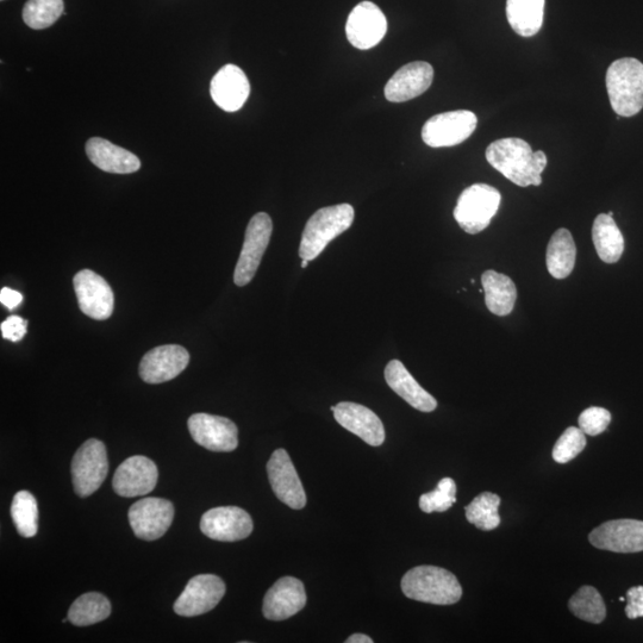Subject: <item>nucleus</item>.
Listing matches in <instances>:
<instances>
[{
    "instance_id": "nucleus-1",
    "label": "nucleus",
    "mask_w": 643,
    "mask_h": 643,
    "mask_svg": "<svg viewBox=\"0 0 643 643\" xmlns=\"http://www.w3.org/2000/svg\"><path fill=\"white\" fill-rule=\"evenodd\" d=\"M486 160L511 183L521 187L540 186L547 166L545 152H533L528 142L517 137L492 142L486 149Z\"/></svg>"
},
{
    "instance_id": "nucleus-2",
    "label": "nucleus",
    "mask_w": 643,
    "mask_h": 643,
    "mask_svg": "<svg viewBox=\"0 0 643 643\" xmlns=\"http://www.w3.org/2000/svg\"><path fill=\"white\" fill-rule=\"evenodd\" d=\"M402 591L414 601L436 605L458 603L463 588L452 572L438 566H417L404 574Z\"/></svg>"
},
{
    "instance_id": "nucleus-3",
    "label": "nucleus",
    "mask_w": 643,
    "mask_h": 643,
    "mask_svg": "<svg viewBox=\"0 0 643 643\" xmlns=\"http://www.w3.org/2000/svg\"><path fill=\"white\" fill-rule=\"evenodd\" d=\"M354 216V208L349 204L327 206L316 211L304 228L299 257L308 261L320 257L330 242L352 227Z\"/></svg>"
},
{
    "instance_id": "nucleus-4",
    "label": "nucleus",
    "mask_w": 643,
    "mask_h": 643,
    "mask_svg": "<svg viewBox=\"0 0 643 643\" xmlns=\"http://www.w3.org/2000/svg\"><path fill=\"white\" fill-rule=\"evenodd\" d=\"M610 104L618 116L633 117L643 108V64L633 58L616 60L607 72Z\"/></svg>"
},
{
    "instance_id": "nucleus-5",
    "label": "nucleus",
    "mask_w": 643,
    "mask_h": 643,
    "mask_svg": "<svg viewBox=\"0 0 643 643\" xmlns=\"http://www.w3.org/2000/svg\"><path fill=\"white\" fill-rule=\"evenodd\" d=\"M501 193L486 184H474L461 193L454 218L467 234L476 235L490 226L501 205Z\"/></svg>"
},
{
    "instance_id": "nucleus-6",
    "label": "nucleus",
    "mask_w": 643,
    "mask_h": 643,
    "mask_svg": "<svg viewBox=\"0 0 643 643\" xmlns=\"http://www.w3.org/2000/svg\"><path fill=\"white\" fill-rule=\"evenodd\" d=\"M71 472L74 491L79 497H89L101 488L109 472L104 443L97 439L87 440L74 455Z\"/></svg>"
},
{
    "instance_id": "nucleus-7",
    "label": "nucleus",
    "mask_w": 643,
    "mask_h": 643,
    "mask_svg": "<svg viewBox=\"0 0 643 643\" xmlns=\"http://www.w3.org/2000/svg\"><path fill=\"white\" fill-rule=\"evenodd\" d=\"M273 232L271 217L265 212L252 217L249 222L245 242L234 273V282L237 286H246L252 282L268 245H270Z\"/></svg>"
},
{
    "instance_id": "nucleus-8",
    "label": "nucleus",
    "mask_w": 643,
    "mask_h": 643,
    "mask_svg": "<svg viewBox=\"0 0 643 643\" xmlns=\"http://www.w3.org/2000/svg\"><path fill=\"white\" fill-rule=\"evenodd\" d=\"M478 124L472 111L458 110L435 115L424 124L422 139L433 148L460 145L470 137Z\"/></svg>"
},
{
    "instance_id": "nucleus-9",
    "label": "nucleus",
    "mask_w": 643,
    "mask_h": 643,
    "mask_svg": "<svg viewBox=\"0 0 643 643\" xmlns=\"http://www.w3.org/2000/svg\"><path fill=\"white\" fill-rule=\"evenodd\" d=\"M128 517L136 538L146 541L158 540L171 527L174 505L164 498H143L131 505Z\"/></svg>"
},
{
    "instance_id": "nucleus-10",
    "label": "nucleus",
    "mask_w": 643,
    "mask_h": 643,
    "mask_svg": "<svg viewBox=\"0 0 643 643\" xmlns=\"http://www.w3.org/2000/svg\"><path fill=\"white\" fill-rule=\"evenodd\" d=\"M226 595V584L215 574H199L192 578L177 602L174 613L183 617H195L209 613Z\"/></svg>"
},
{
    "instance_id": "nucleus-11",
    "label": "nucleus",
    "mask_w": 643,
    "mask_h": 643,
    "mask_svg": "<svg viewBox=\"0 0 643 643\" xmlns=\"http://www.w3.org/2000/svg\"><path fill=\"white\" fill-rule=\"evenodd\" d=\"M73 284L81 312L96 321H105L111 317L115 308V296L103 277L93 271L83 270L76 274Z\"/></svg>"
},
{
    "instance_id": "nucleus-12",
    "label": "nucleus",
    "mask_w": 643,
    "mask_h": 643,
    "mask_svg": "<svg viewBox=\"0 0 643 643\" xmlns=\"http://www.w3.org/2000/svg\"><path fill=\"white\" fill-rule=\"evenodd\" d=\"M593 547L614 553L643 552V521H608L592 530L589 535Z\"/></svg>"
},
{
    "instance_id": "nucleus-13",
    "label": "nucleus",
    "mask_w": 643,
    "mask_h": 643,
    "mask_svg": "<svg viewBox=\"0 0 643 643\" xmlns=\"http://www.w3.org/2000/svg\"><path fill=\"white\" fill-rule=\"evenodd\" d=\"M192 439L212 452H233L239 446V429L229 418L195 414L187 422Z\"/></svg>"
},
{
    "instance_id": "nucleus-14",
    "label": "nucleus",
    "mask_w": 643,
    "mask_h": 643,
    "mask_svg": "<svg viewBox=\"0 0 643 643\" xmlns=\"http://www.w3.org/2000/svg\"><path fill=\"white\" fill-rule=\"evenodd\" d=\"M387 21L376 4L362 2L349 14L346 34L349 43L361 51L376 47L384 39Z\"/></svg>"
},
{
    "instance_id": "nucleus-15",
    "label": "nucleus",
    "mask_w": 643,
    "mask_h": 643,
    "mask_svg": "<svg viewBox=\"0 0 643 643\" xmlns=\"http://www.w3.org/2000/svg\"><path fill=\"white\" fill-rule=\"evenodd\" d=\"M267 474L272 490L280 502L296 510L305 507L307 495H305L301 479L292 464L290 455L285 449H277L272 454L267 464Z\"/></svg>"
},
{
    "instance_id": "nucleus-16",
    "label": "nucleus",
    "mask_w": 643,
    "mask_h": 643,
    "mask_svg": "<svg viewBox=\"0 0 643 643\" xmlns=\"http://www.w3.org/2000/svg\"><path fill=\"white\" fill-rule=\"evenodd\" d=\"M254 528L252 517L237 507L214 508L202 517L201 530L208 538L221 542H235L248 538Z\"/></svg>"
},
{
    "instance_id": "nucleus-17",
    "label": "nucleus",
    "mask_w": 643,
    "mask_h": 643,
    "mask_svg": "<svg viewBox=\"0 0 643 643\" xmlns=\"http://www.w3.org/2000/svg\"><path fill=\"white\" fill-rule=\"evenodd\" d=\"M159 471L154 461L142 455L123 461L112 480V486L118 496L134 498L146 496L158 484Z\"/></svg>"
},
{
    "instance_id": "nucleus-18",
    "label": "nucleus",
    "mask_w": 643,
    "mask_h": 643,
    "mask_svg": "<svg viewBox=\"0 0 643 643\" xmlns=\"http://www.w3.org/2000/svg\"><path fill=\"white\" fill-rule=\"evenodd\" d=\"M190 354L179 345L160 346L142 358L139 372L143 382L161 384L177 378L189 366Z\"/></svg>"
},
{
    "instance_id": "nucleus-19",
    "label": "nucleus",
    "mask_w": 643,
    "mask_h": 643,
    "mask_svg": "<svg viewBox=\"0 0 643 643\" xmlns=\"http://www.w3.org/2000/svg\"><path fill=\"white\" fill-rule=\"evenodd\" d=\"M434 79V68L428 62L416 61L399 68L385 86V97L391 103H404L423 95Z\"/></svg>"
},
{
    "instance_id": "nucleus-20",
    "label": "nucleus",
    "mask_w": 643,
    "mask_h": 643,
    "mask_svg": "<svg viewBox=\"0 0 643 643\" xmlns=\"http://www.w3.org/2000/svg\"><path fill=\"white\" fill-rule=\"evenodd\" d=\"M334 417L341 427L359 436L367 445L382 446L385 441V428L382 420L364 405L342 402L332 408Z\"/></svg>"
},
{
    "instance_id": "nucleus-21",
    "label": "nucleus",
    "mask_w": 643,
    "mask_h": 643,
    "mask_svg": "<svg viewBox=\"0 0 643 643\" xmlns=\"http://www.w3.org/2000/svg\"><path fill=\"white\" fill-rule=\"evenodd\" d=\"M305 604L307 592L301 580L284 577L266 593L262 613L267 620L284 621L303 610Z\"/></svg>"
},
{
    "instance_id": "nucleus-22",
    "label": "nucleus",
    "mask_w": 643,
    "mask_h": 643,
    "mask_svg": "<svg viewBox=\"0 0 643 643\" xmlns=\"http://www.w3.org/2000/svg\"><path fill=\"white\" fill-rule=\"evenodd\" d=\"M210 93L222 110L235 112L246 104L251 85L239 66L226 65L212 78Z\"/></svg>"
},
{
    "instance_id": "nucleus-23",
    "label": "nucleus",
    "mask_w": 643,
    "mask_h": 643,
    "mask_svg": "<svg viewBox=\"0 0 643 643\" xmlns=\"http://www.w3.org/2000/svg\"><path fill=\"white\" fill-rule=\"evenodd\" d=\"M86 154L92 164L104 172L130 174L141 168V161L135 154L102 137H92L87 141Z\"/></svg>"
},
{
    "instance_id": "nucleus-24",
    "label": "nucleus",
    "mask_w": 643,
    "mask_h": 643,
    "mask_svg": "<svg viewBox=\"0 0 643 643\" xmlns=\"http://www.w3.org/2000/svg\"><path fill=\"white\" fill-rule=\"evenodd\" d=\"M385 380L387 385L412 408L422 412H432L438 408L436 399L416 382L403 362L390 361L385 368Z\"/></svg>"
},
{
    "instance_id": "nucleus-25",
    "label": "nucleus",
    "mask_w": 643,
    "mask_h": 643,
    "mask_svg": "<svg viewBox=\"0 0 643 643\" xmlns=\"http://www.w3.org/2000/svg\"><path fill=\"white\" fill-rule=\"evenodd\" d=\"M486 307L496 316H508L513 312L517 299L516 285L505 274L486 271L482 276Z\"/></svg>"
},
{
    "instance_id": "nucleus-26",
    "label": "nucleus",
    "mask_w": 643,
    "mask_h": 643,
    "mask_svg": "<svg viewBox=\"0 0 643 643\" xmlns=\"http://www.w3.org/2000/svg\"><path fill=\"white\" fill-rule=\"evenodd\" d=\"M577 259V246L567 229L557 230L548 243L546 264L555 279H565L573 272Z\"/></svg>"
},
{
    "instance_id": "nucleus-27",
    "label": "nucleus",
    "mask_w": 643,
    "mask_h": 643,
    "mask_svg": "<svg viewBox=\"0 0 643 643\" xmlns=\"http://www.w3.org/2000/svg\"><path fill=\"white\" fill-rule=\"evenodd\" d=\"M592 241L599 259L605 264H616L624 252V239L614 218L608 214L596 217L592 227Z\"/></svg>"
},
{
    "instance_id": "nucleus-28",
    "label": "nucleus",
    "mask_w": 643,
    "mask_h": 643,
    "mask_svg": "<svg viewBox=\"0 0 643 643\" xmlns=\"http://www.w3.org/2000/svg\"><path fill=\"white\" fill-rule=\"evenodd\" d=\"M545 0H507L510 27L523 37H532L542 28Z\"/></svg>"
},
{
    "instance_id": "nucleus-29",
    "label": "nucleus",
    "mask_w": 643,
    "mask_h": 643,
    "mask_svg": "<svg viewBox=\"0 0 643 643\" xmlns=\"http://www.w3.org/2000/svg\"><path fill=\"white\" fill-rule=\"evenodd\" d=\"M111 614V604L102 593L90 592L80 596L68 611V620L74 626L87 627L106 620Z\"/></svg>"
},
{
    "instance_id": "nucleus-30",
    "label": "nucleus",
    "mask_w": 643,
    "mask_h": 643,
    "mask_svg": "<svg viewBox=\"0 0 643 643\" xmlns=\"http://www.w3.org/2000/svg\"><path fill=\"white\" fill-rule=\"evenodd\" d=\"M501 498L496 493L483 492L465 508L467 521L484 532L495 530L501 524L498 508Z\"/></svg>"
},
{
    "instance_id": "nucleus-31",
    "label": "nucleus",
    "mask_w": 643,
    "mask_h": 643,
    "mask_svg": "<svg viewBox=\"0 0 643 643\" xmlns=\"http://www.w3.org/2000/svg\"><path fill=\"white\" fill-rule=\"evenodd\" d=\"M568 608L580 620L593 624L602 623L607 617V607L601 593L590 585H585L576 592L568 602Z\"/></svg>"
},
{
    "instance_id": "nucleus-32",
    "label": "nucleus",
    "mask_w": 643,
    "mask_h": 643,
    "mask_svg": "<svg viewBox=\"0 0 643 643\" xmlns=\"http://www.w3.org/2000/svg\"><path fill=\"white\" fill-rule=\"evenodd\" d=\"M11 516L18 534L33 538L39 529V508L33 495L28 491L17 492L11 505Z\"/></svg>"
},
{
    "instance_id": "nucleus-33",
    "label": "nucleus",
    "mask_w": 643,
    "mask_h": 643,
    "mask_svg": "<svg viewBox=\"0 0 643 643\" xmlns=\"http://www.w3.org/2000/svg\"><path fill=\"white\" fill-rule=\"evenodd\" d=\"M64 12V0H28L23 8V21L31 29H47Z\"/></svg>"
},
{
    "instance_id": "nucleus-34",
    "label": "nucleus",
    "mask_w": 643,
    "mask_h": 643,
    "mask_svg": "<svg viewBox=\"0 0 643 643\" xmlns=\"http://www.w3.org/2000/svg\"><path fill=\"white\" fill-rule=\"evenodd\" d=\"M457 484L452 478H443L438 488L429 493H424L420 498V508L423 513H445L457 503Z\"/></svg>"
},
{
    "instance_id": "nucleus-35",
    "label": "nucleus",
    "mask_w": 643,
    "mask_h": 643,
    "mask_svg": "<svg viewBox=\"0 0 643 643\" xmlns=\"http://www.w3.org/2000/svg\"><path fill=\"white\" fill-rule=\"evenodd\" d=\"M586 447V436L582 429L577 427L567 428L560 436L553 448V459L555 463L567 464L577 458Z\"/></svg>"
},
{
    "instance_id": "nucleus-36",
    "label": "nucleus",
    "mask_w": 643,
    "mask_h": 643,
    "mask_svg": "<svg viewBox=\"0 0 643 643\" xmlns=\"http://www.w3.org/2000/svg\"><path fill=\"white\" fill-rule=\"evenodd\" d=\"M578 423L585 435L597 436L608 429L611 423V414L607 409L591 407L580 414Z\"/></svg>"
},
{
    "instance_id": "nucleus-37",
    "label": "nucleus",
    "mask_w": 643,
    "mask_h": 643,
    "mask_svg": "<svg viewBox=\"0 0 643 643\" xmlns=\"http://www.w3.org/2000/svg\"><path fill=\"white\" fill-rule=\"evenodd\" d=\"M28 321L23 320L21 316H10L0 324L3 339L11 342H20L27 335Z\"/></svg>"
},
{
    "instance_id": "nucleus-38",
    "label": "nucleus",
    "mask_w": 643,
    "mask_h": 643,
    "mask_svg": "<svg viewBox=\"0 0 643 643\" xmlns=\"http://www.w3.org/2000/svg\"><path fill=\"white\" fill-rule=\"evenodd\" d=\"M626 615L630 620L643 617V586H634L627 591Z\"/></svg>"
},
{
    "instance_id": "nucleus-39",
    "label": "nucleus",
    "mask_w": 643,
    "mask_h": 643,
    "mask_svg": "<svg viewBox=\"0 0 643 643\" xmlns=\"http://www.w3.org/2000/svg\"><path fill=\"white\" fill-rule=\"evenodd\" d=\"M0 302H2L5 308L12 311L20 307L23 302V295L20 292L9 289V287H4V289L0 291Z\"/></svg>"
},
{
    "instance_id": "nucleus-40",
    "label": "nucleus",
    "mask_w": 643,
    "mask_h": 643,
    "mask_svg": "<svg viewBox=\"0 0 643 643\" xmlns=\"http://www.w3.org/2000/svg\"><path fill=\"white\" fill-rule=\"evenodd\" d=\"M346 642L347 643H372L373 640L370 638V636H367L365 634H354L352 636H349Z\"/></svg>"
},
{
    "instance_id": "nucleus-41",
    "label": "nucleus",
    "mask_w": 643,
    "mask_h": 643,
    "mask_svg": "<svg viewBox=\"0 0 643 643\" xmlns=\"http://www.w3.org/2000/svg\"><path fill=\"white\" fill-rule=\"evenodd\" d=\"M308 264H309V261H308V260H303V261H302V268H307V267H308Z\"/></svg>"
},
{
    "instance_id": "nucleus-42",
    "label": "nucleus",
    "mask_w": 643,
    "mask_h": 643,
    "mask_svg": "<svg viewBox=\"0 0 643 643\" xmlns=\"http://www.w3.org/2000/svg\"><path fill=\"white\" fill-rule=\"evenodd\" d=\"M608 215L611 216V217H614V212L610 211Z\"/></svg>"
},
{
    "instance_id": "nucleus-43",
    "label": "nucleus",
    "mask_w": 643,
    "mask_h": 643,
    "mask_svg": "<svg viewBox=\"0 0 643 643\" xmlns=\"http://www.w3.org/2000/svg\"><path fill=\"white\" fill-rule=\"evenodd\" d=\"M620 601H621V602H626V598L621 597V598H620Z\"/></svg>"
}]
</instances>
